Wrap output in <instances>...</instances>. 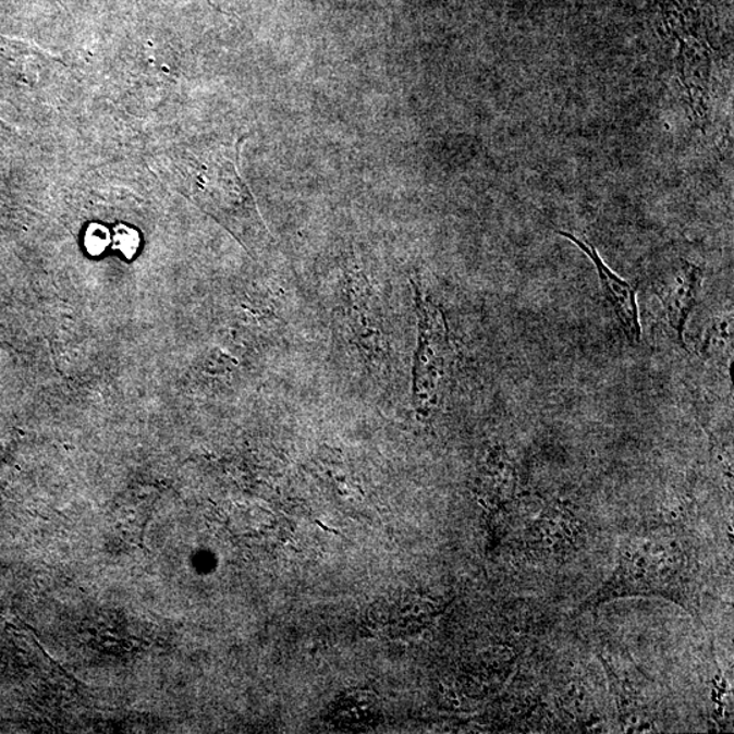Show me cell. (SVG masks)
<instances>
[{
    "label": "cell",
    "instance_id": "obj_1",
    "mask_svg": "<svg viewBox=\"0 0 734 734\" xmlns=\"http://www.w3.org/2000/svg\"><path fill=\"white\" fill-rule=\"evenodd\" d=\"M687 556L673 538H638L619 555L615 574L591 599L595 605L616 597L649 595L686 600Z\"/></svg>",
    "mask_w": 734,
    "mask_h": 734
},
{
    "label": "cell",
    "instance_id": "obj_2",
    "mask_svg": "<svg viewBox=\"0 0 734 734\" xmlns=\"http://www.w3.org/2000/svg\"><path fill=\"white\" fill-rule=\"evenodd\" d=\"M415 290L418 346L413 372V405L420 419L440 407L453 364V346L445 315L420 284Z\"/></svg>",
    "mask_w": 734,
    "mask_h": 734
},
{
    "label": "cell",
    "instance_id": "obj_3",
    "mask_svg": "<svg viewBox=\"0 0 734 734\" xmlns=\"http://www.w3.org/2000/svg\"><path fill=\"white\" fill-rule=\"evenodd\" d=\"M702 281V268L682 260L681 265L673 268L666 276L656 279L653 283V292L660 299L666 325L673 333V341L682 348H686L684 330L698 304Z\"/></svg>",
    "mask_w": 734,
    "mask_h": 734
},
{
    "label": "cell",
    "instance_id": "obj_4",
    "mask_svg": "<svg viewBox=\"0 0 734 734\" xmlns=\"http://www.w3.org/2000/svg\"><path fill=\"white\" fill-rule=\"evenodd\" d=\"M558 234L562 237L572 241L577 245L586 256L589 257L599 273L602 294L611 306L613 315L616 316L619 325L622 327L624 335L632 344H638L643 338V328H640L639 310L637 304V288L633 283L624 281L617 277L610 267L602 261L599 252L596 250L595 245L589 241L575 237L574 234L558 230Z\"/></svg>",
    "mask_w": 734,
    "mask_h": 734
},
{
    "label": "cell",
    "instance_id": "obj_5",
    "mask_svg": "<svg viewBox=\"0 0 734 734\" xmlns=\"http://www.w3.org/2000/svg\"><path fill=\"white\" fill-rule=\"evenodd\" d=\"M676 69L678 79L693 118L700 122L708 118L710 98L711 48L708 38L693 37L677 41Z\"/></svg>",
    "mask_w": 734,
    "mask_h": 734
},
{
    "label": "cell",
    "instance_id": "obj_6",
    "mask_svg": "<svg viewBox=\"0 0 734 734\" xmlns=\"http://www.w3.org/2000/svg\"><path fill=\"white\" fill-rule=\"evenodd\" d=\"M480 502L491 512L505 511L514 500L517 490V473L505 449L492 448L480 469Z\"/></svg>",
    "mask_w": 734,
    "mask_h": 734
},
{
    "label": "cell",
    "instance_id": "obj_7",
    "mask_svg": "<svg viewBox=\"0 0 734 734\" xmlns=\"http://www.w3.org/2000/svg\"><path fill=\"white\" fill-rule=\"evenodd\" d=\"M583 536L578 518L563 507H549L529 529V543L545 553H566L577 547Z\"/></svg>",
    "mask_w": 734,
    "mask_h": 734
},
{
    "label": "cell",
    "instance_id": "obj_8",
    "mask_svg": "<svg viewBox=\"0 0 734 734\" xmlns=\"http://www.w3.org/2000/svg\"><path fill=\"white\" fill-rule=\"evenodd\" d=\"M330 717L332 724L343 731H369L381 719L380 700L369 692L352 689L333 704Z\"/></svg>",
    "mask_w": 734,
    "mask_h": 734
},
{
    "label": "cell",
    "instance_id": "obj_9",
    "mask_svg": "<svg viewBox=\"0 0 734 734\" xmlns=\"http://www.w3.org/2000/svg\"><path fill=\"white\" fill-rule=\"evenodd\" d=\"M659 11L666 35L676 41L692 37H706L699 0H651Z\"/></svg>",
    "mask_w": 734,
    "mask_h": 734
},
{
    "label": "cell",
    "instance_id": "obj_10",
    "mask_svg": "<svg viewBox=\"0 0 734 734\" xmlns=\"http://www.w3.org/2000/svg\"><path fill=\"white\" fill-rule=\"evenodd\" d=\"M733 344V316L725 315L717 317L706 332L702 346L705 358L722 360L727 364L732 357Z\"/></svg>",
    "mask_w": 734,
    "mask_h": 734
},
{
    "label": "cell",
    "instance_id": "obj_11",
    "mask_svg": "<svg viewBox=\"0 0 734 734\" xmlns=\"http://www.w3.org/2000/svg\"><path fill=\"white\" fill-rule=\"evenodd\" d=\"M139 244V234L135 229L125 227V224H119V227L114 229L113 246L114 248L122 250L123 255L127 256L129 259L136 254Z\"/></svg>",
    "mask_w": 734,
    "mask_h": 734
},
{
    "label": "cell",
    "instance_id": "obj_12",
    "mask_svg": "<svg viewBox=\"0 0 734 734\" xmlns=\"http://www.w3.org/2000/svg\"><path fill=\"white\" fill-rule=\"evenodd\" d=\"M109 243H111V237H109L108 229L98 223L90 224L85 237L87 252L93 256L101 255L108 248Z\"/></svg>",
    "mask_w": 734,
    "mask_h": 734
}]
</instances>
